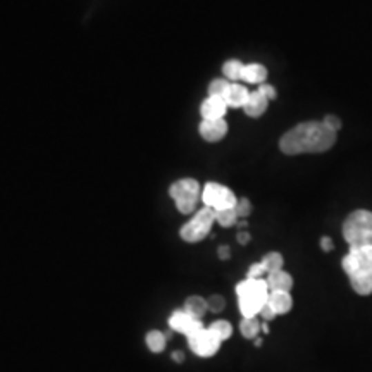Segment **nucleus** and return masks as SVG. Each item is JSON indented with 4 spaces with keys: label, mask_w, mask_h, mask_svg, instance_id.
I'll use <instances>...</instances> for the list:
<instances>
[{
    "label": "nucleus",
    "mask_w": 372,
    "mask_h": 372,
    "mask_svg": "<svg viewBox=\"0 0 372 372\" xmlns=\"http://www.w3.org/2000/svg\"><path fill=\"white\" fill-rule=\"evenodd\" d=\"M236 239H238L239 245H246V243L250 242V235L246 231H239L238 236H236Z\"/></svg>",
    "instance_id": "nucleus-33"
},
{
    "label": "nucleus",
    "mask_w": 372,
    "mask_h": 372,
    "mask_svg": "<svg viewBox=\"0 0 372 372\" xmlns=\"http://www.w3.org/2000/svg\"><path fill=\"white\" fill-rule=\"evenodd\" d=\"M228 110V104L222 97H207L200 106V114L204 119H222Z\"/></svg>",
    "instance_id": "nucleus-11"
},
{
    "label": "nucleus",
    "mask_w": 372,
    "mask_h": 372,
    "mask_svg": "<svg viewBox=\"0 0 372 372\" xmlns=\"http://www.w3.org/2000/svg\"><path fill=\"white\" fill-rule=\"evenodd\" d=\"M235 211L239 219H246L250 215V212H252V204H250L248 198H242V200H238V204H236Z\"/></svg>",
    "instance_id": "nucleus-26"
},
{
    "label": "nucleus",
    "mask_w": 372,
    "mask_h": 372,
    "mask_svg": "<svg viewBox=\"0 0 372 372\" xmlns=\"http://www.w3.org/2000/svg\"><path fill=\"white\" fill-rule=\"evenodd\" d=\"M171 357H173V362H176V364H182L183 360H185V355H183V352H175Z\"/></svg>",
    "instance_id": "nucleus-34"
},
{
    "label": "nucleus",
    "mask_w": 372,
    "mask_h": 372,
    "mask_svg": "<svg viewBox=\"0 0 372 372\" xmlns=\"http://www.w3.org/2000/svg\"><path fill=\"white\" fill-rule=\"evenodd\" d=\"M229 86H231V81H228L226 78L212 79L211 85H208V97H222V99H224Z\"/></svg>",
    "instance_id": "nucleus-24"
},
{
    "label": "nucleus",
    "mask_w": 372,
    "mask_h": 372,
    "mask_svg": "<svg viewBox=\"0 0 372 372\" xmlns=\"http://www.w3.org/2000/svg\"><path fill=\"white\" fill-rule=\"evenodd\" d=\"M266 78H267V69L264 68L262 64L253 62V64H246L245 68H243L242 75L243 81L252 83V85H264V83H266Z\"/></svg>",
    "instance_id": "nucleus-16"
},
{
    "label": "nucleus",
    "mask_w": 372,
    "mask_h": 372,
    "mask_svg": "<svg viewBox=\"0 0 372 372\" xmlns=\"http://www.w3.org/2000/svg\"><path fill=\"white\" fill-rule=\"evenodd\" d=\"M238 214H236L235 208H226V211H217L215 212V222L222 228H231L238 222Z\"/></svg>",
    "instance_id": "nucleus-23"
},
{
    "label": "nucleus",
    "mask_w": 372,
    "mask_h": 372,
    "mask_svg": "<svg viewBox=\"0 0 372 372\" xmlns=\"http://www.w3.org/2000/svg\"><path fill=\"white\" fill-rule=\"evenodd\" d=\"M169 195L176 202V207L182 214H191L197 208L202 197L200 183L193 178H183L173 183L169 188Z\"/></svg>",
    "instance_id": "nucleus-5"
},
{
    "label": "nucleus",
    "mask_w": 372,
    "mask_h": 372,
    "mask_svg": "<svg viewBox=\"0 0 372 372\" xmlns=\"http://www.w3.org/2000/svg\"><path fill=\"white\" fill-rule=\"evenodd\" d=\"M262 331L267 335V333H269V326H267V324H262Z\"/></svg>",
    "instance_id": "nucleus-36"
},
{
    "label": "nucleus",
    "mask_w": 372,
    "mask_h": 372,
    "mask_svg": "<svg viewBox=\"0 0 372 372\" xmlns=\"http://www.w3.org/2000/svg\"><path fill=\"white\" fill-rule=\"evenodd\" d=\"M198 131H200V137L205 141L215 144V141H221L226 137L228 123L224 119H204L198 126Z\"/></svg>",
    "instance_id": "nucleus-10"
},
{
    "label": "nucleus",
    "mask_w": 372,
    "mask_h": 372,
    "mask_svg": "<svg viewBox=\"0 0 372 372\" xmlns=\"http://www.w3.org/2000/svg\"><path fill=\"white\" fill-rule=\"evenodd\" d=\"M248 97H250V92L245 88V86L238 85V83H231L229 90L226 92L224 100H226V104H228V107H235V109H238V107H245Z\"/></svg>",
    "instance_id": "nucleus-15"
},
{
    "label": "nucleus",
    "mask_w": 372,
    "mask_h": 372,
    "mask_svg": "<svg viewBox=\"0 0 372 372\" xmlns=\"http://www.w3.org/2000/svg\"><path fill=\"white\" fill-rule=\"evenodd\" d=\"M202 200H204L205 207H211L215 212L235 208L238 204L236 195L228 186H222L219 183H207L202 190Z\"/></svg>",
    "instance_id": "nucleus-7"
},
{
    "label": "nucleus",
    "mask_w": 372,
    "mask_h": 372,
    "mask_svg": "<svg viewBox=\"0 0 372 372\" xmlns=\"http://www.w3.org/2000/svg\"><path fill=\"white\" fill-rule=\"evenodd\" d=\"M322 123H324L329 130L335 131L336 135H338V131L342 130V119H340L338 116H326Z\"/></svg>",
    "instance_id": "nucleus-28"
},
{
    "label": "nucleus",
    "mask_w": 372,
    "mask_h": 372,
    "mask_svg": "<svg viewBox=\"0 0 372 372\" xmlns=\"http://www.w3.org/2000/svg\"><path fill=\"white\" fill-rule=\"evenodd\" d=\"M266 273V269H264L262 262H257V264H252V266L248 267V273H246V277L248 280H262V276Z\"/></svg>",
    "instance_id": "nucleus-27"
},
{
    "label": "nucleus",
    "mask_w": 372,
    "mask_h": 372,
    "mask_svg": "<svg viewBox=\"0 0 372 372\" xmlns=\"http://www.w3.org/2000/svg\"><path fill=\"white\" fill-rule=\"evenodd\" d=\"M269 286L266 280H248L238 283L236 295H238V307L243 317H257L260 309L267 304L269 298Z\"/></svg>",
    "instance_id": "nucleus-3"
},
{
    "label": "nucleus",
    "mask_w": 372,
    "mask_h": 372,
    "mask_svg": "<svg viewBox=\"0 0 372 372\" xmlns=\"http://www.w3.org/2000/svg\"><path fill=\"white\" fill-rule=\"evenodd\" d=\"M267 304L273 307V311L277 315L288 314L293 307V298H291L290 291H271L269 298H267Z\"/></svg>",
    "instance_id": "nucleus-12"
},
{
    "label": "nucleus",
    "mask_w": 372,
    "mask_h": 372,
    "mask_svg": "<svg viewBox=\"0 0 372 372\" xmlns=\"http://www.w3.org/2000/svg\"><path fill=\"white\" fill-rule=\"evenodd\" d=\"M260 262H262L266 273L271 274V273H276V271H283L284 259L280 252H269L264 255V259L260 260Z\"/></svg>",
    "instance_id": "nucleus-21"
},
{
    "label": "nucleus",
    "mask_w": 372,
    "mask_h": 372,
    "mask_svg": "<svg viewBox=\"0 0 372 372\" xmlns=\"http://www.w3.org/2000/svg\"><path fill=\"white\" fill-rule=\"evenodd\" d=\"M336 144V133L322 121H307L297 124L281 137L280 148L286 155L321 154Z\"/></svg>",
    "instance_id": "nucleus-1"
},
{
    "label": "nucleus",
    "mask_w": 372,
    "mask_h": 372,
    "mask_svg": "<svg viewBox=\"0 0 372 372\" xmlns=\"http://www.w3.org/2000/svg\"><path fill=\"white\" fill-rule=\"evenodd\" d=\"M169 328L176 333H182L186 338H190L191 335L198 333L200 329H204V324L198 319H193L191 315H188L185 311H176L173 312L171 317H169Z\"/></svg>",
    "instance_id": "nucleus-9"
},
{
    "label": "nucleus",
    "mask_w": 372,
    "mask_h": 372,
    "mask_svg": "<svg viewBox=\"0 0 372 372\" xmlns=\"http://www.w3.org/2000/svg\"><path fill=\"white\" fill-rule=\"evenodd\" d=\"M207 307L208 311L214 312V314H219V312L224 311L226 300L221 297V295H212L211 298H207Z\"/></svg>",
    "instance_id": "nucleus-25"
},
{
    "label": "nucleus",
    "mask_w": 372,
    "mask_h": 372,
    "mask_svg": "<svg viewBox=\"0 0 372 372\" xmlns=\"http://www.w3.org/2000/svg\"><path fill=\"white\" fill-rule=\"evenodd\" d=\"M253 345H255L257 349H260V346H262V340H260V338H255V343H253Z\"/></svg>",
    "instance_id": "nucleus-35"
},
{
    "label": "nucleus",
    "mask_w": 372,
    "mask_h": 372,
    "mask_svg": "<svg viewBox=\"0 0 372 372\" xmlns=\"http://www.w3.org/2000/svg\"><path fill=\"white\" fill-rule=\"evenodd\" d=\"M259 315H260V317H262L264 319V321H266V322H269V321H273V319L274 317H276V312H274L273 311V307H271V305L269 304H266V305H264V307L262 309H260V312H259Z\"/></svg>",
    "instance_id": "nucleus-30"
},
{
    "label": "nucleus",
    "mask_w": 372,
    "mask_h": 372,
    "mask_svg": "<svg viewBox=\"0 0 372 372\" xmlns=\"http://www.w3.org/2000/svg\"><path fill=\"white\" fill-rule=\"evenodd\" d=\"M259 92L262 93L264 97H266L267 100H274L277 97L276 93V88H274L273 85H267V83H264V85L259 86Z\"/></svg>",
    "instance_id": "nucleus-29"
},
{
    "label": "nucleus",
    "mask_w": 372,
    "mask_h": 372,
    "mask_svg": "<svg viewBox=\"0 0 372 372\" xmlns=\"http://www.w3.org/2000/svg\"><path fill=\"white\" fill-rule=\"evenodd\" d=\"M208 329H211L212 333H214L215 336H217L219 340H221V342H226V340H229L231 338V335H233V326H231V322H228V321H215V322H212L211 326H208Z\"/></svg>",
    "instance_id": "nucleus-22"
},
{
    "label": "nucleus",
    "mask_w": 372,
    "mask_h": 372,
    "mask_svg": "<svg viewBox=\"0 0 372 372\" xmlns=\"http://www.w3.org/2000/svg\"><path fill=\"white\" fill-rule=\"evenodd\" d=\"M267 286L269 291H291L293 288V277L286 271H276L267 274Z\"/></svg>",
    "instance_id": "nucleus-14"
},
{
    "label": "nucleus",
    "mask_w": 372,
    "mask_h": 372,
    "mask_svg": "<svg viewBox=\"0 0 372 372\" xmlns=\"http://www.w3.org/2000/svg\"><path fill=\"white\" fill-rule=\"evenodd\" d=\"M183 311H185L188 315H191L193 319H198V321H202V317H204V315L208 312L207 300H205V298H202V297H198V295L188 297L185 300V307H183Z\"/></svg>",
    "instance_id": "nucleus-17"
},
{
    "label": "nucleus",
    "mask_w": 372,
    "mask_h": 372,
    "mask_svg": "<svg viewBox=\"0 0 372 372\" xmlns=\"http://www.w3.org/2000/svg\"><path fill=\"white\" fill-rule=\"evenodd\" d=\"M145 343H147V349L150 350L152 353H162L166 350V345H168V338H166L164 333L157 331V329H152V331H148L147 336H145Z\"/></svg>",
    "instance_id": "nucleus-18"
},
{
    "label": "nucleus",
    "mask_w": 372,
    "mask_h": 372,
    "mask_svg": "<svg viewBox=\"0 0 372 372\" xmlns=\"http://www.w3.org/2000/svg\"><path fill=\"white\" fill-rule=\"evenodd\" d=\"M343 236L350 248L372 246V212L355 211L343 222Z\"/></svg>",
    "instance_id": "nucleus-4"
},
{
    "label": "nucleus",
    "mask_w": 372,
    "mask_h": 372,
    "mask_svg": "<svg viewBox=\"0 0 372 372\" xmlns=\"http://www.w3.org/2000/svg\"><path fill=\"white\" fill-rule=\"evenodd\" d=\"M267 106H269V100L257 90V92H250V97L243 110L248 117H260L267 110Z\"/></svg>",
    "instance_id": "nucleus-13"
},
{
    "label": "nucleus",
    "mask_w": 372,
    "mask_h": 372,
    "mask_svg": "<svg viewBox=\"0 0 372 372\" xmlns=\"http://www.w3.org/2000/svg\"><path fill=\"white\" fill-rule=\"evenodd\" d=\"M215 222V211L204 207L179 229V236L186 243H198L211 233L212 224Z\"/></svg>",
    "instance_id": "nucleus-6"
},
{
    "label": "nucleus",
    "mask_w": 372,
    "mask_h": 372,
    "mask_svg": "<svg viewBox=\"0 0 372 372\" xmlns=\"http://www.w3.org/2000/svg\"><path fill=\"white\" fill-rule=\"evenodd\" d=\"M243 68H245L243 62L231 59V61L224 62V66H222V75H224V78L228 79V81H238V79H242Z\"/></svg>",
    "instance_id": "nucleus-20"
},
{
    "label": "nucleus",
    "mask_w": 372,
    "mask_h": 372,
    "mask_svg": "<svg viewBox=\"0 0 372 372\" xmlns=\"http://www.w3.org/2000/svg\"><path fill=\"white\" fill-rule=\"evenodd\" d=\"M217 255H219V259H221V260H228L229 255H231V250H229V246L222 245V246H219Z\"/></svg>",
    "instance_id": "nucleus-31"
},
{
    "label": "nucleus",
    "mask_w": 372,
    "mask_h": 372,
    "mask_svg": "<svg viewBox=\"0 0 372 372\" xmlns=\"http://www.w3.org/2000/svg\"><path fill=\"white\" fill-rule=\"evenodd\" d=\"M188 343H190V350L195 355L202 357V359H211L219 352L222 342L211 329L204 328L198 333H195V335H191L188 338Z\"/></svg>",
    "instance_id": "nucleus-8"
},
{
    "label": "nucleus",
    "mask_w": 372,
    "mask_h": 372,
    "mask_svg": "<svg viewBox=\"0 0 372 372\" xmlns=\"http://www.w3.org/2000/svg\"><path fill=\"white\" fill-rule=\"evenodd\" d=\"M321 248L324 250V252H329V250H333V239L328 238V236L321 238Z\"/></svg>",
    "instance_id": "nucleus-32"
},
{
    "label": "nucleus",
    "mask_w": 372,
    "mask_h": 372,
    "mask_svg": "<svg viewBox=\"0 0 372 372\" xmlns=\"http://www.w3.org/2000/svg\"><path fill=\"white\" fill-rule=\"evenodd\" d=\"M260 329H262V326H260L257 317H243L242 322H239V333L246 340H255L259 336Z\"/></svg>",
    "instance_id": "nucleus-19"
},
{
    "label": "nucleus",
    "mask_w": 372,
    "mask_h": 372,
    "mask_svg": "<svg viewBox=\"0 0 372 372\" xmlns=\"http://www.w3.org/2000/svg\"><path fill=\"white\" fill-rule=\"evenodd\" d=\"M342 266L349 274L350 284L355 293L362 297L372 293V246L350 248Z\"/></svg>",
    "instance_id": "nucleus-2"
}]
</instances>
